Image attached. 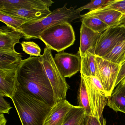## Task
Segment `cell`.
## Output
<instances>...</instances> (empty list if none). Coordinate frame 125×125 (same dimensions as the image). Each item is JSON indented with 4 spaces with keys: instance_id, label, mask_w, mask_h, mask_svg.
<instances>
[{
    "instance_id": "6da1fadb",
    "label": "cell",
    "mask_w": 125,
    "mask_h": 125,
    "mask_svg": "<svg viewBox=\"0 0 125 125\" xmlns=\"http://www.w3.org/2000/svg\"><path fill=\"white\" fill-rule=\"evenodd\" d=\"M17 87L46 104H55L54 92L39 57L23 60L16 72Z\"/></svg>"
},
{
    "instance_id": "7a4b0ae2",
    "label": "cell",
    "mask_w": 125,
    "mask_h": 125,
    "mask_svg": "<svg viewBox=\"0 0 125 125\" xmlns=\"http://www.w3.org/2000/svg\"><path fill=\"white\" fill-rule=\"evenodd\" d=\"M11 99L22 125H43L53 106L31 96L17 87Z\"/></svg>"
},
{
    "instance_id": "3957f363",
    "label": "cell",
    "mask_w": 125,
    "mask_h": 125,
    "mask_svg": "<svg viewBox=\"0 0 125 125\" xmlns=\"http://www.w3.org/2000/svg\"><path fill=\"white\" fill-rule=\"evenodd\" d=\"M67 4L54 10L42 20L26 22L21 26L18 31L24 34L25 39H39L43 31L53 25L63 22L71 24L74 20L81 18V11L76 9V6L67 8Z\"/></svg>"
},
{
    "instance_id": "277c9868",
    "label": "cell",
    "mask_w": 125,
    "mask_h": 125,
    "mask_svg": "<svg viewBox=\"0 0 125 125\" xmlns=\"http://www.w3.org/2000/svg\"><path fill=\"white\" fill-rule=\"evenodd\" d=\"M39 39L51 50L59 52L74 44L75 33L71 24L63 22L53 25L43 31Z\"/></svg>"
},
{
    "instance_id": "5b68a950",
    "label": "cell",
    "mask_w": 125,
    "mask_h": 125,
    "mask_svg": "<svg viewBox=\"0 0 125 125\" xmlns=\"http://www.w3.org/2000/svg\"><path fill=\"white\" fill-rule=\"evenodd\" d=\"M39 57L52 85L55 104L66 100V93L70 86L57 67L51 50L46 47Z\"/></svg>"
},
{
    "instance_id": "8992f818",
    "label": "cell",
    "mask_w": 125,
    "mask_h": 125,
    "mask_svg": "<svg viewBox=\"0 0 125 125\" xmlns=\"http://www.w3.org/2000/svg\"><path fill=\"white\" fill-rule=\"evenodd\" d=\"M87 88L93 116L101 118L108 96L100 80L96 76H87L81 74Z\"/></svg>"
},
{
    "instance_id": "52a82bcc",
    "label": "cell",
    "mask_w": 125,
    "mask_h": 125,
    "mask_svg": "<svg viewBox=\"0 0 125 125\" xmlns=\"http://www.w3.org/2000/svg\"><path fill=\"white\" fill-rule=\"evenodd\" d=\"M97 71L96 76L100 80L108 97L114 90L120 65L96 56Z\"/></svg>"
},
{
    "instance_id": "ba28073f",
    "label": "cell",
    "mask_w": 125,
    "mask_h": 125,
    "mask_svg": "<svg viewBox=\"0 0 125 125\" xmlns=\"http://www.w3.org/2000/svg\"><path fill=\"white\" fill-rule=\"evenodd\" d=\"M125 38V27L119 25L109 27L102 33L98 41L95 50V55L104 57L118 42Z\"/></svg>"
},
{
    "instance_id": "9c48e42d",
    "label": "cell",
    "mask_w": 125,
    "mask_h": 125,
    "mask_svg": "<svg viewBox=\"0 0 125 125\" xmlns=\"http://www.w3.org/2000/svg\"><path fill=\"white\" fill-rule=\"evenodd\" d=\"M54 60L58 70L65 78H70L80 71L81 58L79 52L73 54L63 50L55 55Z\"/></svg>"
},
{
    "instance_id": "30bf717a",
    "label": "cell",
    "mask_w": 125,
    "mask_h": 125,
    "mask_svg": "<svg viewBox=\"0 0 125 125\" xmlns=\"http://www.w3.org/2000/svg\"><path fill=\"white\" fill-rule=\"evenodd\" d=\"M54 3L51 0H0V11L49 9Z\"/></svg>"
},
{
    "instance_id": "8fae6325",
    "label": "cell",
    "mask_w": 125,
    "mask_h": 125,
    "mask_svg": "<svg viewBox=\"0 0 125 125\" xmlns=\"http://www.w3.org/2000/svg\"><path fill=\"white\" fill-rule=\"evenodd\" d=\"M80 43L79 51L80 57L84 56L87 52L95 54L97 42L102 33L94 32L82 23L80 30Z\"/></svg>"
},
{
    "instance_id": "7c38bea8",
    "label": "cell",
    "mask_w": 125,
    "mask_h": 125,
    "mask_svg": "<svg viewBox=\"0 0 125 125\" xmlns=\"http://www.w3.org/2000/svg\"><path fill=\"white\" fill-rule=\"evenodd\" d=\"M73 106L66 100L56 103L47 116L43 125H62L67 113Z\"/></svg>"
},
{
    "instance_id": "4fadbf2b",
    "label": "cell",
    "mask_w": 125,
    "mask_h": 125,
    "mask_svg": "<svg viewBox=\"0 0 125 125\" xmlns=\"http://www.w3.org/2000/svg\"><path fill=\"white\" fill-rule=\"evenodd\" d=\"M17 69H0V95L11 99L13 97L17 85Z\"/></svg>"
},
{
    "instance_id": "5bb4252c",
    "label": "cell",
    "mask_w": 125,
    "mask_h": 125,
    "mask_svg": "<svg viewBox=\"0 0 125 125\" xmlns=\"http://www.w3.org/2000/svg\"><path fill=\"white\" fill-rule=\"evenodd\" d=\"M24 38V34L19 31L13 30L8 27L2 26L0 28V51L13 52L20 40Z\"/></svg>"
},
{
    "instance_id": "9a60e30c",
    "label": "cell",
    "mask_w": 125,
    "mask_h": 125,
    "mask_svg": "<svg viewBox=\"0 0 125 125\" xmlns=\"http://www.w3.org/2000/svg\"><path fill=\"white\" fill-rule=\"evenodd\" d=\"M123 14L120 12L110 9H97L90 11L87 13L81 15L83 17H96L106 24L109 27L120 25V21Z\"/></svg>"
},
{
    "instance_id": "2e32d148",
    "label": "cell",
    "mask_w": 125,
    "mask_h": 125,
    "mask_svg": "<svg viewBox=\"0 0 125 125\" xmlns=\"http://www.w3.org/2000/svg\"><path fill=\"white\" fill-rule=\"evenodd\" d=\"M0 11L13 16L23 19L27 21L28 22L42 20L52 13L49 9L31 10L16 9Z\"/></svg>"
},
{
    "instance_id": "e0dca14e",
    "label": "cell",
    "mask_w": 125,
    "mask_h": 125,
    "mask_svg": "<svg viewBox=\"0 0 125 125\" xmlns=\"http://www.w3.org/2000/svg\"><path fill=\"white\" fill-rule=\"evenodd\" d=\"M107 105L116 112L125 113V84L120 83L107 99Z\"/></svg>"
},
{
    "instance_id": "ac0fdd59",
    "label": "cell",
    "mask_w": 125,
    "mask_h": 125,
    "mask_svg": "<svg viewBox=\"0 0 125 125\" xmlns=\"http://www.w3.org/2000/svg\"><path fill=\"white\" fill-rule=\"evenodd\" d=\"M22 56L16 51H0V69L11 70L18 68L22 62Z\"/></svg>"
},
{
    "instance_id": "d6986e66",
    "label": "cell",
    "mask_w": 125,
    "mask_h": 125,
    "mask_svg": "<svg viewBox=\"0 0 125 125\" xmlns=\"http://www.w3.org/2000/svg\"><path fill=\"white\" fill-rule=\"evenodd\" d=\"M80 58L81 74L87 76H96L97 71L96 55L87 52Z\"/></svg>"
},
{
    "instance_id": "ffe728a7",
    "label": "cell",
    "mask_w": 125,
    "mask_h": 125,
    "mask_svg": "<svg viewBox=\"0 0 125 125\" xmlns=\"http://www.w3.org/2000/svg\"><path fill=\"white\" fill-rule=\"evenodd\" d=\"M85 115L83 107L73 106L67 113L62 125H82Z\"/></svg>"
},
{
    "instance_id": "44dd1931",
    "label": "cell",
    "mask_w": 125,
    "mask_h": 125,
    "mask_svg": "<svg viewBox=\"0 0 125 125\" xmlns=\"http://www.w3.org/2000/svg\"><path fill=\"white\" fill-rule=\"evenodd\" d=\"M125 58V38L118 42L112 51L103 58L120 65L124 61Z\"/></svg>"
},
{
    "instance_id": "7402d4cb",
    "label": "cell",
    "mask_w": 125,
    "mask_h": 125,
    "mask_svg": "<svg viewBox=\"0 0 125 125\" xmlns=\"http://www.w3.org/2000/svg\"><path fill=\"white\" fill-rule=\"evenodd\" d=\"M77 99L78 106L84 109L85 115H93L85 83L83 78L82 77L78 90Z\"/></svg>"
},
{
    "instance_id": "603a6c76",
    "label": "cell",
    "mask_w": 125,
    "mask_h": 125,
    "mask_svg": "<svg viewBox=\"0 0 125 125\" xmlns=\"http://www.w3.org/2000/svg\"><path fill=\"white\" fill-rule=\"evenodd\" d=\"M81 20L82 23L86 27L98 33H102L109 28L107 25L96 17H83Z\"/></svg>"
},
{
    "instance_id": "cb8c5ba5",
    "label": "cell",
    "mask_w": 125,
    "mask_h": 125,
    "mask_svg": "<svg viewBox=\"0 0 125 125\" xmlns=\"http://www.w3.org/2000/svg\"><path fill=\"white\" fill-rule=\"evenodd\" d=\"M0 21L5 23L11 30L17 31L21 26L28 22L23 19L6 14L0 11Z\"/></svg>"
},
{
    "instance_id": "d4e9b609",
    "label": "cell",
    "mask_w": 125,
    "mask_h": 125,
    "mask_svg": "<svg viewBox=\"0 0 125 125\" xmlns=\"http://www.w3.org/2000/svg\"><path fill=\"white\" fill-rule=\"evenodd\" d=\"M22 50L31 57L35 56L36 57L41 55V50L39 46L33 42H22L21 43Z\"/></svg>"
},
{
    "instance_id": "484cf974",
    "label": "cell",
    "mask_w": 125,
    "mask_h": 125,
    "mask_svg": "<svg viewBox=\"0 0 125 125\" xmlns=\"http://www.w3.org/2000/svg\"><path fill=\"white\" fill-rule=\"evenodd\" d=\"M112 0H91V2L79 8L80 11L86 9H89L90 11L94 10L100 9L105 7L106 5L111 2Z\"/></svg>"
},
{
    "instance_id": "4316f807",
    "label": "cell",
    "mask_w": 125,
    "mask_h": 125,
    "mask_svg": "<svg viewBox=\"0 0 125 125\" xmlns=\"http://www.w3.org/2000/svg\"><path fill=\"white\" fill-rule=\"evenodd\" d=\"M101 9L115 10L120 12L124 15L125 14V0H112L111 2L109 3L104 8H101Z\"/></svg>"
},
{
    "instance_id": "83f0119b",
    "label": "cell",
    "mask_w": 125,
    "mask_h": 125,
    "mask_svg": "<svg viewBox=\"0 0 125 125\" xmlns=\"http://www.w3.org/2000/svg\"><path fill=\"white\" fill-rule=\"evenodd\" d=\"M88 125H106V119L103 116L101 118H97L93 115H86Z\"/></svg>"
},
{
    "instance_id": "f1b7e54d",
    "label": "cell",
    "mask_w": 125,
    "mask_h": 125,
    "mask_svg": "<svg viewBox=\"0 0 125 125\" xmlns=\"http://www.w3.org/2000/svg\"><path fill=\"white\" fill-rule=\"evenodd\" d=\"M3 97L4 96L0 95V114H9L10 110L12 107Z\"/></svg>"
},
{
    "instance_id": "f546056e",
    "label": "cell",
    "mask_w": 125,
    "mask_h": 125,
    "mask_svg": "<svg viewBox=\"0 0 125 125\" xmlns=\"http://www.w3.org/2000/svg\"><path fill=\"white\" fill-rule=\"evenodd\" d=\"M125 78V61L120 65L118 75L115 82V87Z\"/></svg>"
},
{
    "instance_id": "4dcf8cb0",
    "label": "cell",
    "mask_w": 125,
    "mask_h": 125,
    "mask_svg": "<svg viewBox=\"0 0 125 125\" xmlns=\"http://www.w3.org/2000/svg\"><path fill=\"white\" fill-rule=\"evenodd\" d=\"M7 120L4 116V114H0V125H6Z\"/></svg>"
},
{
    "instance_id": "1f68e13d",
    "label": "cell",
    "mask_w": 125,
    "mask_h": 125,
    "mask_svg": "<svg viewBox=\"0 0 125 125\" xmlns=\"http://www.w3.org/2000/svg\"><path fill=\"white\" fill-rule=\"evenodd\" d=\"M125 27V14H123L120 21V25Z\"/></svg>"
},
{
    "instance_id": "d6a6232c",
    "label": "cell",
    "mask_w": 125,
    "mask_h": 125,
    "mask_svg": "<svg viewBox=\"0 0 125 125\" xmlns=\"http://www.w3.org/2000/svg\"><path fill=\"white\" fill-rule=\"evenodd\" d=\"M82 125H88L87 121V118H86V115H85V117L83 120V122L82 124Z\"/></svg>"
},
{
    "instance_id": "836d02e7",
    "label": "cell",
    "mask_w": 125,
    "mask_h": 125,
    "mask_svg": "<svg viewBox=\"0 0 125 125\" xmlns=\"http://www.w3.org/2000/svg\"><path fill=\"white\" fill-rule=\"evenodd\" d=\"M121 84H125V78L122 81H121Z\"/></svg>"
},
{
    "instance_id": "e575fe53",
    "label": "cell",
    "mask_w": 125,
    "mask_h": 125,
    "mask_svg": "<svg viewBox=\"0 0 125 125\" xmlns=\"http://www.w3.org/2000/svg\"><path fill=\"white\" fill-rule=\"evenodd\" d=\"M124 61H125V59H124Z\"/></svg>"
}]
</instances>
